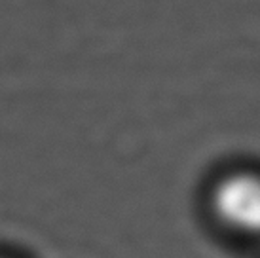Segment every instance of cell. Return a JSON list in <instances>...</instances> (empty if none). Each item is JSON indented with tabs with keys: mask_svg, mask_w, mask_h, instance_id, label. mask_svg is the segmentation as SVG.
<instances>
[{
	"mask_svg": "<svg viewBox=\"0 0 260 258\" xmlns=\"http://www.w3.org/2000/svg\"><path fill=\"white\" fill-rule=\"evenodd\" d=\"M202 213L220 237L260 249V164L232 162L211 173Z\"/></svg>",
	"mask_w": 260,
	"mask_h": 258,
	"instance_id": "obj_1",
	"label": "cell"
}]
</instances>
